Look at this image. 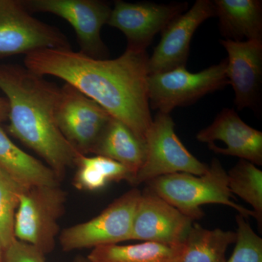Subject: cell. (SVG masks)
<instances>
[{
  "label": "cell",
  "mask_w": 262,
  "mask_h": 262,
  "mask_svg": "<svg viewBox=\"0 0 262 262\" xmlns=\"http://www.w3.org/2000/svg\"><path fill=\"white\" fill-rule=\"evenodd\" d=\"M148 61L146 51L128 48L112 60L91 58L71 48H46L27 55L24 64L38 75L64 80L145 141L153 120Z\"/></svg>",
  "instance_id": "6da1fadb"
},
{
  "label": "cell",
  "mask_w": 262,
  "mask_h": 262,
  "mask_svg": "<svg viewBox=\"0 0 262 262\" xmlns=\"http://www.w3.org/2000/svg\"><path fill=\"white\" fill-rule=\"evenodd\" d=\"M0 90L9 105L10 134L39 155L61 180L83 155L58 126L60 89L26 67L0 66Z\"/></svg>",
  "instance_id": "7a4b0ae2"
},
{
  "label": "cell",
  "mask_w": 262,
  "mask_h": 262,
  "mask_svg": "<svg viewBox=\"0 0 262 262\" xmlns=\"http://www.w3.org/2000/svg\"><path fill=\"white\" fill-rule=\"evenodd\" d=\"M146 189L163 198L169 204L193 221L205 215L201 206L220 204L233 208L246 220L256 218L254 212L237 204L228 187L227 172L216 158L202 176L177 173L163 176L146 183Z\"/></svg>",
  "instance_id": "3957f363"
},
{
  "label": "cell",
  "mask_w": 262,
  "mask_h": 262,
  "mask_svg": "<svg viewBox=\"0 0 262 262\" xmlns=\"http://www.w3.org/2000/svg\"><path fill=\"white\" fill-rule=\"evenodd\" d=\"M67 193L58 186L25 188L15 217V238L47 255L59 235L58 221L65 211Z\"/></svg>",
  "instance_id": "277c9868"
},
{
  "label": "cell",
  "mask_w": 262,
  "mask_h": 262,
  "mask_svg": "<svg viewBox=\"0 0 262 262\" xmlns=\"http://www.w3.org/2000/svg\"><path fill=\"white\" fill-rule=\"evenodd\" d=\"M145 142V162L131 182L134 187L169 174L202 176L208 170V165L196 159L179 139L170 114H157L146 133Z\"/></svg>",
  "instance_id": "5b68a950"
},
{
  "label": "cell",
  "mask_w": 262,
  "mask_h": 262,
  "mask_svg": "<svg viewBox=\"0 0 262 262\" xmlns=\"http://www.w3.org/2000/svg\"><path fill=\"white\" fill-rule=\"evenodd\" d=\"M141 192L136 188L115 200L92 220L63 229L58 235L65 252L118 244L130 239Z\"/></svg>",
  "instance_id": "8992f818"
},
{
  "label": "cell",
  "mask_w": 262,
  "mask_h": 262,
  "mask_svg": "<svg viewBox=\"0 0 262 262\" xmlns=\"http://www.w3.org/2000/svg\"><path fill=\"white\" fill-rule=\"evenodd\" d=\"M227 58L219 64L193 73L186 67L149 75L148 95L150 108L170 114L178 106H187L208 94L229 84Z\"/></svg>",
  "instance_id": "52a82bcc"
},
{
  "label": "cell",
  "mask_w": 262,
  "mask_h": 262,
  "mask_svg": "<svg viewBox=\"0 0 262 262\" xmlns=\"http://www.w3.org/2000/svg\"><path fill=\"white\" fill-rule=\"evenodd\" d=\"M71 48L64 34L30 14L22 1L0 0V58Z\"/></svg>",
  "instance_id": "ba28073f"
},
{
  "label": "cell",
  "mask_w": 262,
  "mask_h": 262,
  "mask_svg": "<svg viewBox=\"0 0 262 262\" xmlns=\"http://www.w3.org/2000/svg\"><path fill=\"white\" fill-rule=\"evenodd\" d=\"M29 12L58 15L68 21L77 34L80 53L97 59H106L108 49L101 39L103 26L107 24L112 8L97 0H26Z\"/></svg>",
  "instance_id": "9c48e42d"
},
{
  "label": "cell",
  "mask_w": 262,
  "mask_h": 262,
  "mask_svg": "<svg viewBox=\"0 0 262 262\" xmlns=\"http://www.w3.org/2000/svg\"><path fill=\"white\" fill-rule=\"evenodd\" d=\"M113 118L73 86L66 83L60 89L57 123L65 139L80 154L92 153Z\"/></svg>",
  "instance_id": "30bf717a"
},
{
  "label": "cell",
  "mask_w": 262,
  "mask_h": 262,
  "mask_svg": "<svg viewBox=\"0 0 262 262\" xmlns=\"http://www.w3.org/2000/svg\"><path fill=\"white\" fill-rule=\"evenodd\" d=\"M187 8V3H130L118 0L112 9L107 24L125 34L127 48L146 51L155 36Z\"/></svg>",
  "instance_id": "8fae6325"
},
{
  "label": "cell",
  "mask_w": 262,
  "mask_h": 262,
  "mask_svg": "<svg viewBox=\"0 0 262 262\" xmlns=\"http://www.w3.org/2000/svg\"><path fill=\"white\" fill-rule=\"evenodd\" d=\"M215 16L214 3L198 0L162 32L161 40L148 61L149 75L186 67L193 35L203 22Z\"/></svg>",
  "instance_id": "7c38bea8"
},
{
  "label": "cell",
  "mask_w": 262,
  "mask_h": 262,
  "mask_svg": "<svg viewBox=\"0 0 262 262\" xmlns=\"http://www.w3.org/2000/svg\"><path fill=\"white\" fill-rule=\"evenodd\" d=\"M194 221L146 189L141 192L130 241L184 244Z\"/></svg>",
  "instance_id": "4fadbf2b"
},
{
  "label": "cell",
  "mask_w": 262,
  "mask_h": 262,
  "mask_svg": "<svg viewBox=\"0 0 262 262\" xmlns=\"http://www.w3.org/2000/svg\"><path fill=\"white\" fill-rule=\"evenodd\" d=\"M196 139L217 154L262 165V133L247 125L233 108H224L209 126L198 133Z\"/></svg>",
  "instance_id": "5bb4252c"
},
{
  "label": "cell",
  "mask_w": 262,
  "mask_h": 262,
  "mask_svg": "<svg viewBox=\"0 0 262 262\" xmlns=\"http://www.w3.org/2000/svg\"><path fill=\"white\" fill-rule=\"evenodd\" d=\"M228 54L227 75L233 88L239 110L254 108L260 102L262 82V39L233 41L222 39Z\"/></svg>",
  "instance_id": "9a60e30c"
},
{
  "label": "cell",
  "mask_w": 262,
  "mask_h": 262,
  "mask_svg": "<svg viewBox=\"0 0 262 262\" xmlns=\"http://www.w3.org/2000/svg\"><path fill=\"white\" fill-rule=\"evenodd\" d=\"M0 169L24 188L60 185L51 168L15 145L1 127Z\"/></svg>",
  "instance_id": "2e32d148"
},
{
  "label": "cell",
  "mask_w": 262,
  "mask_h": 262,
  "mask_svg": "<svg viewBox=\"0 0 262 262\" xmlns=\"http://www.w3.org/2000/svg\"><path fill=\"white\" fill-rule=\"evenodd\" d=\"M221 34L225 39H262V2L260 0H215Z\"/></svg>",
  "instance_id": "e0dca14e"
},
{
  "label": "cell",
  "mask_w": 262,
  "mask_h": 262,
  "mask_svg": "<svg viewBox=\"0 0 262 262\" xmlns=\"http://www.w3.org/2000/svg\"><path fill=\"white\" fill-rule=\"evenodd\" d=\"M91 154L118 162L135 177L145 162L146 142L125 124L113 118Z\"/></svg>",
  "instance_id": "ac0fdd59"
},
{
  "label": "cell",
  "mask_w": 262,
  "mask_h": 262,
  "mask_svg": "<svg viewBox=\"0 0 262 262\" xmlns=\"http://www.w3.org/2000/svg\"><path fill=\"white\" fill-rule=\"evenodd\" d=\"M184 244L156 242L115 244L93 248L87 258L91 262H181Z\"/></svg>",
  "instance_id": "d6986e66"
},
{
  "label": "cell",
  "mask_w": 262,
  "mask_h": 262,
  "mask_svg": "<svg viewBox=\"0 0 262 262\" xmlns=\"http://www.w3.org/2000/svg\"><path fill=\"white\" fill-rule=\"evenodd\" d=\"M236 232L208 229L193 222L185 241L181 262H226V253L236 241Z\"/></svg>",
  "instance_id": "ffe728a7"
},
{
  "label": "cell",
  "mask_w": 262,
  "mask_h": 262,
  "mask_svg": "<svg viewBox=\"0 0 262 262\" xmlns=\"http://www.w3.org/2000/svg\"><path fill=\"white\" fill-rule=\"evenodd\" d=\"M76 167L73 184L79 190L94 192L101 190L110 182L126 181L130 184L134 178V174L122 164L99 155H81Z\"/></svg>",
  "instance_id": "44dd1931"
},
{
  "label": "cell",
  "mask_w": 262,
  "mask_h": 262,
  "mask_svg": "<svg viewBox=\"0 0 262 262\" xmlns=\"http://www.w3.org/2000/svg\"><path fill=\"white\" fill-rule=\"evenodd\" d=\"M227 177L229 191L252 207L258 229L261 231V170L251 162L239 159L233 168L227 172Z\"/></svg>",
  "instance_id": "7402d4cb"
},
{
  "label": "cell",
  "mask_w": 262,
  "mask_h": 262,
  "mask_svg": "<svg viewBox=\"0 0 262 262\" xmlns=\"http://www.w3.org/2000/svg\"><path fill=\"white\" fill-rule=\"evenodd\" d=\"M25 188L0 169V242L4 250L15 241V217Z\"/></svg>",
  "instance_id": "603a6c76"
},
{
  "label": "cell",
  "mask_w": 262,
  "mask_h": 262,
  "mask_svg": "<svg viewBox=\"0 0 262 262\" xmlns=\"http://www.w3.org/2000/svg\"><path fill=\"white\" fill-rule=\"evenodd\" d=\"M236 241L233 253L226 262H262V238L247 220L236 215Z\"/></svg>",
  "instance_id": "cb8c5ba5"
},
{
  "label": "cell",
  "mask_w": 262,
  "mask_h": 262,
  "mask_svg": "<svg viewBox=\"0 0 262 262\" xmlns=\"http://www.w3.org/2000/svg\"><path fill=\"white\" fill-rule=\"evenodd\" d=\"M3 262H46V255L32 245L15 239L4 250Z\"/></svg>",
  "instance_id": "d4e9b609"
},
{
  "label": "cell",
  "mask_w": 262,
  "mask_h": 262,
  "mask_svg": "<svg viewBox=\"0 0 262 262\" xmlns=\"http://www.w3.org/2000/svg\"><path fill=\"white\" fill-rule=\"evenodd\" d=\"M9 115V105L6 98L0 97V122L8 120Z\"/></svg>",
  "instance_id": "484cf974"
},
{
  "label": "cell",
  "mask_w": 262,
  "mask_h": 262,
  "mask_svg": "<svg viewBox=\"0 0 262 262\" xmlns=\"http://www.w3.org/2000/svg\"><path fill=\"white\" fill-rule=\"evenodd\" d=\"M74 262H91L90 261L89 258L84 257V256H77V257H75V259H74Z\"/></svg>",
  "instance_id": "4316f807"
},
{
  "label": "cell",
  "mask_w": 262,
  "mask_h": 262,
  "mask_svg": "<svg viewBox=\"0 0 262 262\" xmlns=\"http://www.w3.org/2000/svg\"><path fill=\"white\" fill-rule=\"evenodd\" d=\"M3 254H4V248H3L1 242H0V262L3 261Z\"/></svg>",
  "instance_id": "83f0119b"
}]
</instances>
